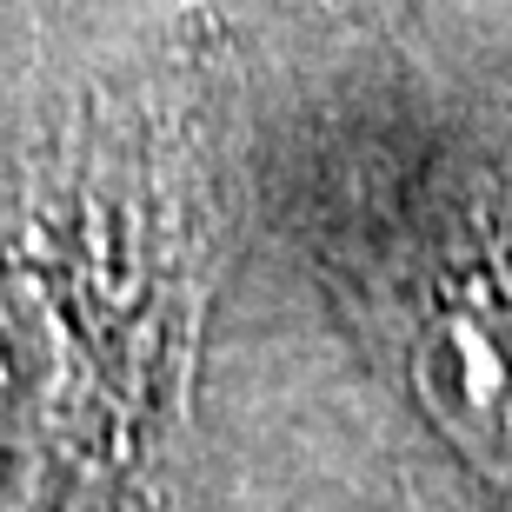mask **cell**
Masks as SVG:
<instances>
[{
	"mask_svg": "<svg viewBox=\"0 0 512 512\" xmlns=\"http://www.w3.org/2000/svg\"><path fill=\"white\" fill-rule=\"evenodd\" d=\"M406 360L439 433L512 486V200L466 207L419 266Z\"/></svg>",
	"mask_w": 512,
	"mask_h": 512,
	"instance_id": "cell-1",
	"label": "cell"
}]
</instances>
